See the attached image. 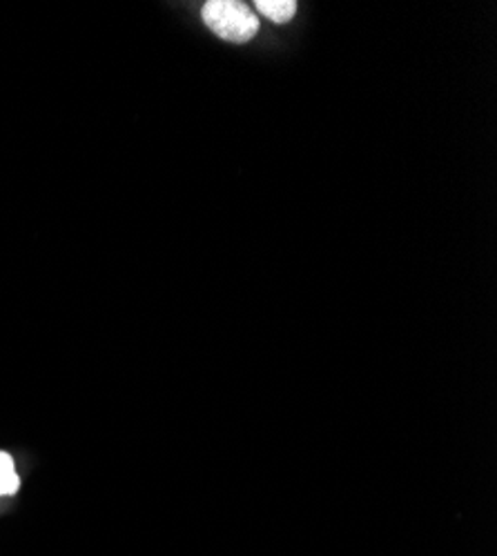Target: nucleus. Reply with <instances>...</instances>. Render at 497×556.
<instances>
[{
  "instance_id": "obj_1",
  "label": "nucleus",
  "mask_w": 497,
  "mask_h": 556,
  "mask_svg": "<svg viewBox=\"0 0 497 556\" xmlns=\"http://www.w3.org/2000/svg\"><path fill=\"white\" fill-rule=\"evenodd\" d=\"M201 14L216 36L231 42H248L259 31V18L239 0H210Z\"/></svg>"
},
{
  "instance_id": "obj_2",
  "label": "nucleus",
  "mask_w": 497,
  "mask_h": 556,
  "mask_svg": "<svg viewBox=\"0 0 497 556\" xmlns=\"http://www.w3.org/2000/svg\"><path fill=\"white\" fill-rule=\"evenodd\" d=\"M254 8L273 23H288L293 21V16L297 14V3L295 0H259V3H254Z\"/></svg>"
},
{
  "instance_id": "obj_3",
  "label": "nucleus",
  "mask_w": 497,
  "mask_h": 556,
  "mask_svg": "<svg viewBox=\"0 0 497 556\" xmlns=\"http://www.w3.org/2000/svg\"><path fill=\"white\" fill-rule=\"evenodd\" d=\"M21 479L16 475V466L8 452H0V496H10L18 490Z\"/></svg>"
}]
</instances>
